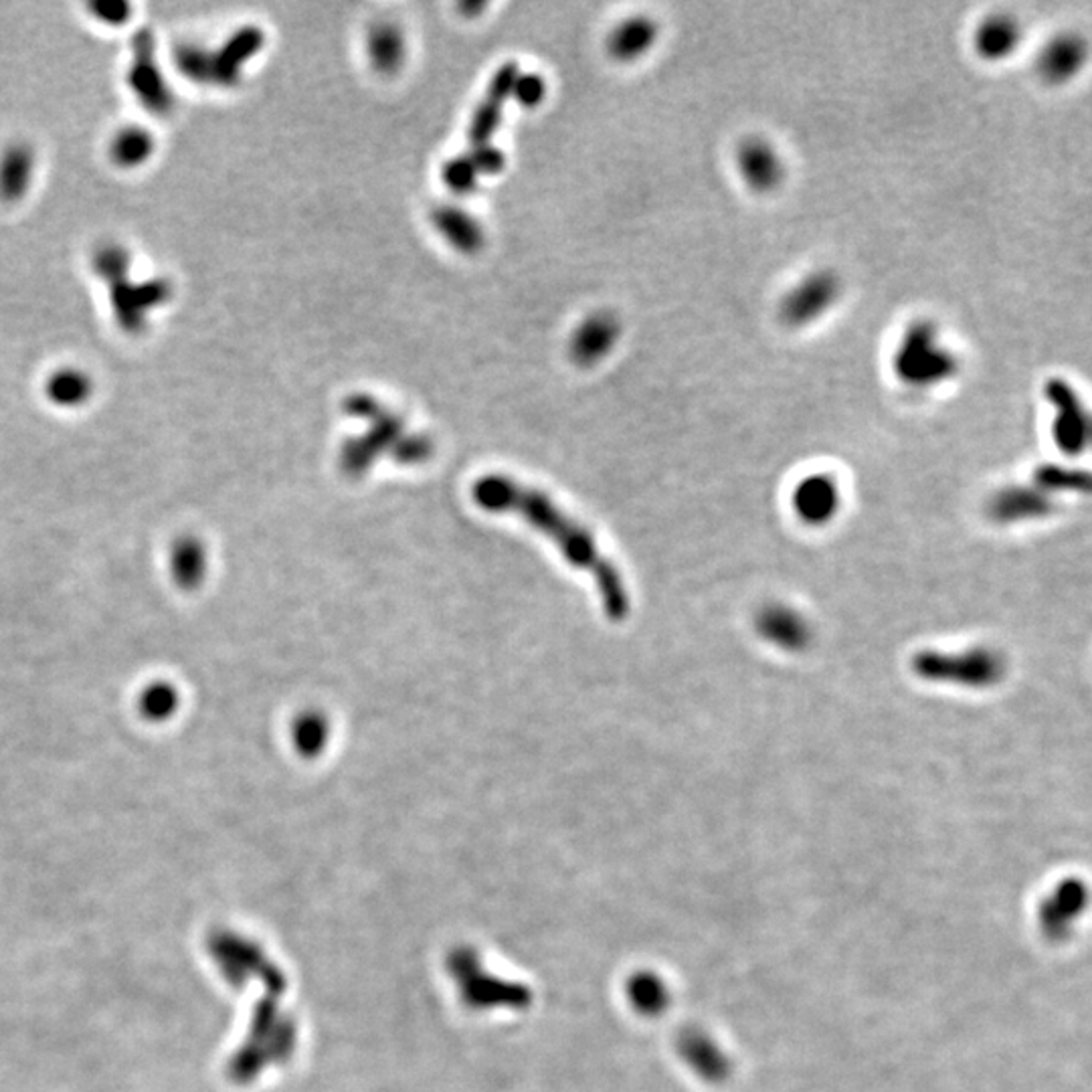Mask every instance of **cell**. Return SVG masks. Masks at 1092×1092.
<instances>
[{"label": "cell", "mask_w": 1092, "mask_h": 1092, "mask_svg": "<svg viewBox=\"0 0 1092 1092\" xmlns=\"http://www.w3.org/2000/svg\"><path fill=\"white\" fill-rule=\"evenodd\" d=\"M1089 57L1087 41L1076 33H1058L1052 37L1044 48L1040 49L1036 59V70L1040 77L1054 83L1062 86L1072 81L1078 73L1082 72Z\"/></svg>", "instance_id": "9c48e42d"}, {"label": "cell", "mask_w": 1092, "mask_h": 1092, "mask_svg": "<svg viewBox=\"0 0 1092 1092\" xmlns=\"http://www.w3.org/2000/svg\"><path fill=\"white\" fill-rule=\"evenodd\" d=\"M546 86L545 79L539 77V75H519L516 81H514V88H512V94L514 97L526 106V108H534L543 101L545 97Z\"/></svg>", "instance_id": "cb8c5ba5"}, {"label": "cell", "mask_w": 1092, "mask_h": 1092, "mask_svg": "<svg viewBox=\"0 0 1092 1092\" xmlns=\"http://www.w3.org/2000/svg\"><path fill=\"white\" fill-rule=\"evenodd\" d=\"M915 672L933 682H953L963 686H990L998 682L1003 664L998 656L987 649H974L967 654L950 656L939 652H921L912 660Z\"/></svg>", "instance_id": "8992f818"}, {"label": "cell", "mask_w": 1092, "mask_h": 1092, "mask_svg": "<svg viewBox=\"0 0 1092 1092\" xmlns=\"http://www.w3.org/2000/svg\"><path fill=\"white\" fill-rule=\"evenodd\" d=\"M1036 484L1048 490H1065V492H1089L1091 475L1085 470H1070L1060 466H1042L1036 472Z\"/></svg>", "instance_id": "7402d4cb"}, {"label": "cell", "mask_w": 1092, "mask_h": 1092, "mask_svg": "<svg viewBox=\"0 0 1092 1092\" xmlns=\"http://www.w3.org/2000/svg\"><path fill=\"white\" fill-rule=\"evenodd\" d=\"M1021 39L1023 26L1016 15L992 13L975 26L974 49L983 61L999 63L1018 51Z\"/></svg>", "instance_id": "30bf717a"}, {"label": "cell", "mask_w": 1092, "mask_h": 1092, "mask_svg": "<svg viewBox=\"0 0 1092 1092\" xmlns=\"http://www.w3.org/2000/svg\"><path fill=\"white\" fill-rule=\"evenodd\" d=\"M181 707V694L168 682H152L146 686L138 700V709L150 722H167Z\"/></svg>", "instance_id": "ac0fdd59"}, {"label": "cell", "mask_w": 1092, "mask_h": 1092, "mask_svg": "<svg viewBox=\"0 0 1092 1092\" xmlns=\"http://www.w3.org/2000/svg\"><path fill=\"white\" fill-rule=\"evenodd\" d=\"M793 506L797 514L811 524L830 521L831 514L837 510V486L828 475H811L804 479L795 494Z\"/></svg>", "instance_id": "4fadbf2b"}, {"label": "cell", "mask_w": 1092, "mask_h": 1092, "mask_svg": "<svg viewBox=\"0 0 1092 1092\" xmlns=\"http://www.w3.org/2000/svg\"><path fill=\"white\" fill-rule=\"evenodd\" d=\"M291 736H294L296 749L302 755L312 757L324 749L326 738H328V724H326L324 716H320V714H304L294 722Z\"/></svg>", "instance_id": "ffe728a7"}, {"label": "cell", "mask_w": 1092, "mask_h": 1092, "mask_svg": "<svg viewBox=\"0 0 1092 1092\" xmlns=\"http://www.w3.org/2000/svg\"><path fill=\"white\" fill-rule=\"evenodd\" d=\"M369 55L373 65L382 73H393L403 61V37L393 24H379L371 31Z\"/></svg>", "instance_id": "e0dca14e"}, {"label": "cell", "mask_w": 1092, "mask_h": 1092, "mask_svg": "<svg viewBox=\"0 0 1092 1092\" xmlns=\"http://www.w3.org/2000/svg\"><path fill=\"white\" fill-rule=\"evenodd\" d=\"M736 170L747 189L773 192L784 185L785 161L782 152L760 136L742 140L736 150Z\"/></svg>", "instance_id": "ba28073f"}, {"label": "cell", "mask_w": 1092, "mask_h": 1092, "mask_svg": "<svg viewBox=\"0 0 1092 1092\" xmlns=\"http://www.w3.org/2000/svg\"><path fill=\"white\" fill-rule=\"evenodd\" d=\"M435 229L450 241L457 251L475 253L484 243V231L472 214L455 207H437L433 211Z\"/></svg>", "instance_id": "2e32d148"}, {"label": "cell", "mask_w": 1092, "mask_h": 1092, "mask_svg": "<svg viewBox=\"0 0 1092 1092\" xmlns=\"http://www.w3.org/2000/svg\"><path fill=\"white\" fill-rule=\"evenodd\" d=\"M470 158V163L474 165L475 172L482 176V174H498L500 170L504 168V154L500 152L498 148L494 146H482V148H474L470 154H466Z\"/></svg>", "instance_id": "d4e9b609"}, {"label": "cell", "mask_w": 1092, "mask_h": 1092, "mask_svg": "<svg viewBox=\"0 0 1092 1092\" xmlns=\"http://www.w3.org/2000/svg\"><path fill=\"white\" fill-rule=\"evenodd\" d=\"M959 371L961 358L933 320L919 318L906 326L892 355L897 379L912 389H933L955 379Z\"/></svg>", "instance_id": "3957f363"}, {"label": "cell", "mask_w": 1092, "mask_h": 1092, "mask_svg": "<svg viewBox=\"0 0 1092 1092\" xmlns=\"http://www.w3.org/2000/svg\"><path fill=\"white\" fill-rule=\"evenodd\" d=\"M516 77H519L516 63H506L494 75V79L490 83V90H488V94L484 97V101L479 103V108L475 110L474 119L470 124L468 140L472 144V150L474 148H482V146H488L490 138L494 136V132L498 128L500 118H502V106L512 95V88H514Z\"/></svg>", "instance_id": "7c38bea8"}, {"label": "cell", "mask_w": 1092, "mask_h": 1092, "mask_svg": "<svg viewBox=\"0 0 1092 1092\" xmlns=\"http://www.w3.org/2000/svg\"><path fill=\"white\" fill-rule=\"evenodd\" d=\"M209 572V552L205 545L196 539H183L176 543L170 554V575L172 581L185 589H199Z\"/></svg>", "instance_id": "9a60e30c"}, {"label": "cell", "mask_w": 1092, "mask_h": 1092, "mask_svg": "<svg viewBox=\"0 0 1092 1092\" xmlns=\"http://www.w3.org/2000/svg\"><path fill=\"white\" fill-rule=\"evenodd\" d=\"M619 334L618 318L609 312H597L572 334L570 357L581 366H591L614 351Z\"/></svg>", "instance_id": "8fae6325"}, {"label": "cell", "mask_w": 1092, "mask_h": 1092, "mask_svg": "<svg viewBox=\"0 0 1092 1092\" xmlns=\"http://www.w3.org/2000/svg\"><path fill=\"white\" fill-rule=\"evenodd\" d=\"M344 411L364 419L369 429L353 439H346L340 452V470L349 477H362L379 457H391L404 466L428 462L433 453V441L428 435L409 433L403 419L369 395H353Z\"/></svg>", "instance_id": "7a4b0ae2"}, {"label": "cell", "mask_w": 1092, "mask_h": 1092, "mask_svg": "<svg viewBox=\"0 0 1092 1092\" xmlns=\"http://www.w3.org/2000/svg\"><path fill=\"white\" fill-rule=\"evenodd\" d=\"M475 504L488 512L516 514L524 523L545 534L559 548L572 569L594 577L603 611L614 621L629 614V594L616 565L601 552L585 524L570 516L545 492L508 475H484L472 488Z\"/></svg>", "instance_id": "6da1fadb"}, {"label": "cell", "mask_w": 1092, "mask_h": 1092, "mask_svg": "<svg viewBox=\"0 0 1092 1092\" xmlns=\"http://www.w3.org/2000/svg\"><path fill=\"white\" fill-rule=\"evenodd\" d=\"M450 972L459 985L462 998L472 1008H524L530 1001V992L523 985H512L488 974L479 965L474 950H453L450 957Z\"/></svg>", "instance_id": "277c9868"}, {"label": "cell", "mask_w": 1092, "mask_h": 1092, "mask_svg": "<svg viewBox=\"0 0 1092 1092\" xmlns=\"http://www.w3.org/2000/svg\"><path fill=\"white\" fill-rule=\"evenodd\" d=\"M1044 389L1046 399L1056 411L1052 426L1056 446L1069 455H1078L1087 448L1091 435L1089 415L1078 393L1065 379H1050L1046 382Z\"/></svg>", "instance_id": "52a82bcc"}, {"label": "cell", "mask_w": 1092, "mask_h": 1092, "mask_svg": "<svg viewBox=\"0 0 1092 1092\" xmlns=\"http://www.w3.org/2000/svg\"><path fill=\"white\" fill-rule=\"evenodd\" d=\"M842 294L844 284L835 271L815 269L785 294L779 316L789 328H806L826 318Z\"/></svg>", "instance_id": "5b68a950"}, {"label": "cell", "mask_w": 1092, "mask_h": 1092, "mask_svg": "<svg viewBox=\"0 0 1092 1092\" xmlns=\"http://www.w3.org/2000/svg\"><path fill=\"white\" fill-rule=\"evenodd\" d=\"M1048 502L1030 490H1008L999 496L996 512L1001 521H1018L1020 516L1042 514L1048 510Z\"/></svg>", "instance_id": "44dd1931"}, {"label": "cell", "mask_w": 1092, "mask_h": 1092, "mask_svg": "<svg viewBox=\"0 0 1092 1092\" xmlns=\"http://www.w3.org/2000/svg\"><path fill=\"white\" fill-rule=\"evenodd\" d=\"M477 178L479 174L475 172L474 165L470 163L468 156H459V158H453L446 167H444V183L453 190V192H459V194H466L470 190L475 189L477 185Z\"/></svg>", "instance_id": "603a6c76"}, {"label": "cell", "mask_w": 1092, "mask_h": 1092, "mask_svg": "<svg viewBox=\"0 0 1092 1092\" xmlns=\"http://www.w3.org/2000/svg\"><path fill=\"white\" fill-rule=\"evenodd\" d=\"M629 999L641 1014H660L667 1005V990L656 975L638 974L629 981Z\"/></svg>", "instance_id": "d6986e66"}, {"label": "cell", "mask_w": 1092, "mask_h": 1092, "mask_svg": "<svg viewBox=\"0 0 1092 1092\" xmlns=\"http://www.w3.org/2000/svg\"><path fill=\"white\" fill-rule=\"evenodd\" d=\"M660 26L649 17H632L609 37V53L618 61H636L656 45Z\"/></svg>", "instance_id": "5bb4252c"}]
</instances>
